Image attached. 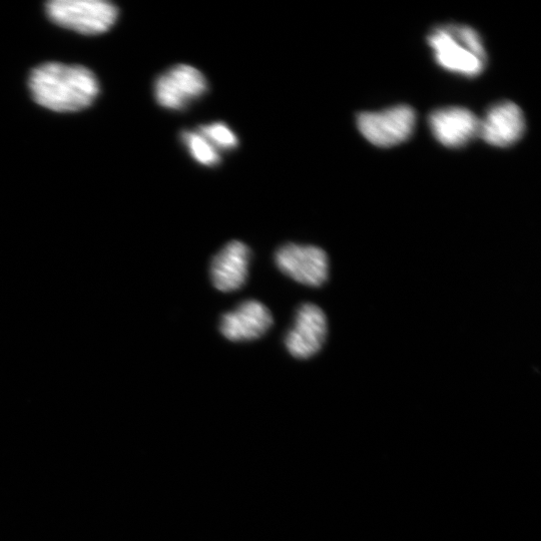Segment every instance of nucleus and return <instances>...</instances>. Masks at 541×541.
<instances>
[{
  "label": "nucleus",
  "instance_id": "obj_1",
  "mask_svg": "<svg viewBox=\"0 0 541 541\" xmlns=\"http://www.w3.org/2000/svg\"><path fill=\"white\" fill-rule=\"evenodd\" d=\"M30 90L42 107L59 113H73L90 107L100 86L93 72L82 66L49 63L30 77Z\"/></svg>",
  "mask_w": 541,
  "mask_h": 541
},
{
  "label": "nucleus",
  "instance_id": "obj_2",
  "mask_svg": "<svg viewBox=\"0 0 541 541\" xmlns=\"http://www.w3.org/2000/svg\"><path fill=\"white\" fill-rule=\"evenodd\" d=\"M428 44L439 67L466 78L483 73L487 56L479 34L470 27L447 25L436 28Z\"/></svg>",
  "mask_w": 541,
  "mask_h": 541
},
{
  "label": "nucleus",
  "instance_id": "obj_3",
  "mask_svg": "<svg viewBox=\"0 0 541 541\" xmlns=\"http://www.w3.org/2000/svg\"><path fill=\"white\" fill-rule=\"evenodd\" d=\"M47 13L55 24L84 35L109 31L119 16L118 8L104 0H54Z\"/></svg>",
  "mask_w": 541,
  "mask_h": 541
},
{
  "label": "nucleus",
  "instance_id": "obj_4",
  "mask_svg": "<svg viewBox=\"0 0 541 541\" xmlns=\"http://www.w3.org/2000/svg\"><path fill=\"white\" fill-rule=\"evenodd\" d=\"M274 261L284 275L304 286L321 287L329 277L328 255L317 246L286 243L276 250Z\"/></svg>",
  "mask_w": 541,
  "mask_h": 541
},
{
  "label": "nucleus",
  "instance_id": "obj_5",
  "mask_svg": "<svg viewBox=\"0 0 541 541\" xmlns=\"http://www.w3.org/2000/svg\"><path fill=\"white\" fill-rule=\"evenodd\" d=\"M415 124L414 110L404 105L381 112L362 113L357 119L363 137L380 148H390L404 143L411 137Z\"/></svg>",
  "mask_w": 541,
  "mask_h": 541
},
{
  "label": "nucleus",
  "instance_id": "obj_6",
  "mask_svg": "<svg viewBox=\"0 0 541 541\" xmlns=\"http://www.w3.org/2000/svg\"><path fill=\"white\" fill-rule=\"evenodd\" d=\"M208 91L205 76L189 65H178L158 78L155 97L158 104L168 110L180 111Z\"/></svg>",
  "mask_w": 541,
  "mask_h": 541
},
{
  "label": "nucleus",
  "instance_id": "obj_7",
  "mask_svg": "<svg viewBox=\"0 0 541 541\" xmlns=\"http://www.w3.org/2000/svg\"><path fill=\"white\" fill-rule=\"evenodd\" d=\"M327 333L324 311L315 304L305 303L296 312L294 326L285 337V347L292 357L306 360L322 349Z\"/></svg>",
  "mask_w": 541,
  "mask_h": 541
},
{
  "label": "nucleus",
  "instance_id": "obj_8",
  "mask_svg": "<svg viewBox=\"0 0 541 541\" xmlns=\"http://www.w3.org/2000/svg\"><path fill=\"white\" fill-rule=\"evenodd\" d=\"M273 324L272 313L263 303L246 300L222 315L219 330L231 342H249L263 337Z\"/></svg>",
  "mask_w": 541,
  "mask_h": 541
},
{
  "label": "nucleus",
  "instance_id": "obj_9",
  "mask_svg": "<svg viewBox=\"0 0 541 541\" xmlns=\"http://www.w3.org/2000/svg\"><path fill=\"white\" fill-rule=\"evenodd\" d=\"M252 251L245 243L228 242L211 260L210 278L220 292L240 290L247 282Z\"/></svg>",
  "mask_w": 541,
  "mask_h": 541
},
{
  "label": "nucleus",
  "instance_id": "obj_10",
  "mask_svg": "<svg viewBox=\"0 0 541 541\" xmlns=\"http://www.w3.org/2000/svg\"><path fill=\"white\" fill-rule=\"evenodd\" d=\"M525 131L520 108L511 102L492 106L480 120L479 136L490 146L505 148L517 143Z\"/></svg>",
  "mask_w": 541,
  "mask_h": 541
},
{
  "label": "nucleus",
  "instance_id": "obj_11",
  "mask_svg": "<svg viewBox=\"0 0 541 541\" xmlns=\"http://www.w3.org/2000/svg\"><path fill=\"white\" fill-rule=\"evenodd\" d=\"M479 125L471 111L459 107L436 110L429 117L433 136L448 148H461L478 137Z\"/></svg>",
  "mask_w": 541,
  "mask_h": 541
},
{
  "label": "nucleus",
  "instance_id": "obj_12",
  "mask_svg": "<svg viewBox=\"0 0 541 541\" xmlns=\"http://www.w3.org/2000/svg\"><path fill=\"white\" fill-rule=\"evenodd\" d=\"M182 142L191 156L200 164L214 167L220 164L219 151L198 131H186L182 134Z\"/></svg>",
  "mask_w": 541,
  "mask_h": 541
},
{
  "label": "nucleus",
  "instance_id": "obj_13",
  "mask_svg": "<svg viewBox=\"0 0 541 541\" xmlns=\"http://www.w3.org/2000/svg\"><path fill=\"white\" fill-rule=\"evenodd\" d=\"M198 132L203 135L218 151L233 150L239 141L235 133L224 123H214L200 127Z\"/></svg>",
  "mask_w": 541,
  "mask_h": 541
}]
</instances>
